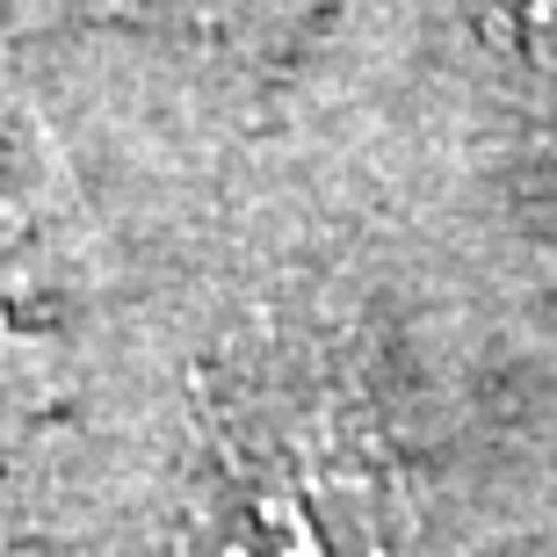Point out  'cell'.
Here are the masks:
<instances>
[{
	"label": "cell",
	"mask_w": 557,
	"mask_h": 557,
	"mask_svg": "<svg viewBox=\"0 0 557 557\" xmlns=\"http://www.w3.org/2000/svg\"><path fill=\"white\" fill-rule=\"evenodd\" d=\"M392 463L333 413L232 434L203 493L196 557H398Z\"/></svg>",
	"instance_id": "obj_1"
},
{
	"label": "cell",
	"mask_w": 557,
	"mask_h": 557,
	"mask_svg": "<svg viewBox=\"0 0 557 557\" xmlns=\"http://www.w3.org/2000/svg\"><path fill=\"white\" fill-rule=\"evenodd\" d=\"M507 22H515L521 51L557 73V0H507Z\"/></svg>",
	"instance_id": "obj_2"
}]
</instances>
